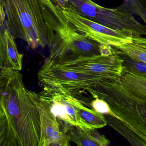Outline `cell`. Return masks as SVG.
I'll return each instance as SVG.
<instances>
[{"label":"cell","instance_id":"6da1fadb","mask_svg":"<svg viewBox=\"0 0 146 146\" xmlns=\"http://www.w3.org/2000/svg\"><path fill=\"white\" fill-rule=\"evenodd\" d=\"M20 71L1 69L0 146H39V94L29 90Z\"/></svg>","mask_w":146,"mask_h":146},{"label":"cell","instance_id":"7a4b0ae2","mask_svg":"<svg viewBox=\"0 0 146 146\" xmlns=\"http://www.w3.org/2000/svg\"><path fill=\"white\" fill-rule=\"evenodd\" d=\"M109 105L108 124L132 146H146V100L127 92L116 79L100 83L91 95Z\"/></svg>","mask_w":146,"mask_h":146},{"label":"cell","instance_id":"3957f363","mask_svg":"<svg viewBox=\"0 0 146 146\" xmlns=\"http://www.w3.org/2000/svg\"><path fill=\"white\" fill-rule=\"evenodd\" d=\"M50 35L48 58H77L101 55V44L78 31L52 0H40Z\"/></svg>","mask_w":146,"mask_h":146},{"label":"cell","instance_id":"277c9868","mask_svg":"<svg viewBox=\"0 0 146 146\" xmlns=\"http://www.w3.org/2000/svg\"><path fill=\"white\" fill-rule=\"evenodd\" d=\"M5 25L15 39H20L33 49L48 46L50 35L40 0H1Z\"/></svg>","mask_w":146,"mask_h":146},{"label":"cell","instance_id":"5b68a950","mask_svg":"<svg viewBox=\"0 0 146 146\" xmlns=\"http://www.w3.org/2000/svg\"><path fill=\"white\" fill-rule=\"evenodd\" d=\"M54 2L60 7L66 19L78 31L101 45L117 46L131 42L146 44V38L142 36L110 29L82 17L69 6Z\"/></svg>","mask_w":146,"mask_h":146},{"label":"cell","instance_id":"8992f818","mask_svg":"<svg viewBox=\"0 0 146 146\" xmlns=\"http://www.w3.org/2000/svg\"><path fill=\"white\" fill-rule=\"evenodd\" d=\"M113 53L109 56L99 55L77 58H47L46 59L62 62L71 66L100 83L117 78L123 70V60L113 48Z\"/></svg>","mask_w":146,"mask_h":146},{"label":"cell","instance_id":"52a82bcc","mask_svg":"<svg viewBox=\"0 0 146 146\" xmlns=\"http://www.w3.org/2000/svg\"><path fill=\"white\" fill-rule=\"evenodd\" d=\"M38 94L41 101L59 120L65 124L81 126L79 109L83 104L81 101L70 95L47 87H43Z\"/></svg>","mask_w":146,"mask_h":146},{"label":"cell","instance_id":"ba28073f","mask_svg":"<svg viewBox=\"0 0 146 146\" xmlns=\"http://www.w3.org/2000/svg\"><path fill=\"white\" fill-rule=\"evenodd\" d=\"M40 111L41 135L39 146H70V141L64 128H60L61 122L40 100Z\"/></svg>","mask_w":146,"mask_h":146},{"label":"cell","instance_id":"9c48e42d","mask_svg":"<svg viewBox=\"0 0 146 146\" xmlns=\"http://www.w3.org/2000/svg\"><path fill=\"white\" fill-rule=\"evenodd\" d=\"M1 29L0 68L21 71L23 56L18 51L15 38L6 26Z\"/></svg>","mask_w":146,"mask_h":146},{"label":"cell","instance_id":"30bf717a","mask_svg":"<svg viewBox=\"0 0 146 146\" xmlns=\"http://www.w3.org/2000/svg\"><path fill=\"white\" fill-rule=\"evenodd\" d=\"M65 130L70 141L78 146H108L110 141L97 129L82 128L65 124Z\"/></svg>","mask_w":146,"mask_h":146},{"label":"cell","instance_id":"8fae6325","mask_svg":"<svg viewBox=\"0 0 146 146\" xmlns=\"http://www.w3.org/2000/svg\"><path fill=\"white\" fill-rule=\"evenodd\" d=\"M116 79L131 94L146 100V76L134 74L124 67L122 74Z\"/></svg>","mask_w":146,"mask_h":146},{"label":"cell","instance_id":"7c38bea8","mask_svg":"<svg viewBox=\"0 0 146 146\" xmlns=\"http://www.w3.org/2000/svg\"><path fill=\"white\" fill-rule=\"evenodd\" d=\"M80 127L89 129H98L108 124L104 116L92 108H88L82 104L79 109Z\"/></svg>","mask_w":146,"mask_h":146},{"label":"cell","instance_id":"4fadbf2b","mask_svg":"<svg viewBox=\"0 0 146 146\" xmlns=\"http://www.w3.org/2000/svg\"><path fill=\"white\" fill-rule=\"evenodd\" d=\"M111 47L116 52L146 64V44L131 42Z\"/></svg>","mask_w":146,"mask_h":146},{"label":"cell","instance_id":"5bb4252c","mask_svg":"<svg viewBox=\"0 0 146 146\" xmlns=\"http://www.w3.org/2000/svg\"><path fill=\"white\" fill-rule=\"evenodd\" d=\"M117 8L139 16L146 25V0H124L123 4Z\"/></svg>","mask_w":146,"mask_h":146},{"label":"cell","instance_id":"9a60e30c","mask_svg":"<svg viewBox=\"0 0 146 146\" xmlns=\"http://www.w3.org/2000/svg\"><path fill=\"white\" fill-rule=\"evenodd\" d=\"M115 52L123 59L124 67L126 70L137 75L146 76V63L134 59L122 53Z\"/></svg>","mask_w":146,"mask_h":146},{"label":"cell","instance_id":"2e32d148","mask_svg":"<svg viewBox=\"0 0 146 146\" xmlns=\"http://www.w3.org/2000/svg\"><path fill=\"white\" fill-rule=\"evenodd\" d=\"M100 54L103 56H109L113 53V50L111 46L109 45H100Z\"/></svg>","mask_w":146,"mask_h":146}]
</instances>
